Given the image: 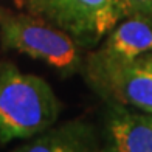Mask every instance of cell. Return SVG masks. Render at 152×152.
Segmentation results:
<instances>
[{
    "instance_id": "obj_1",
    "label": "cell",
    "mask_w": 152,
    "mask_h": 152,
    "mask_svg": "<svg viewBox=\"0 0 152 152\" xmlns=\"http://www.w3.org/2000/svg\"><path fill=\"white\" fill-rule=\"evenodd\" d=\"M62 104L40 76L0 61V144L30 140L56 124Z\"/></svg>"
},
{
    "instance_id": "obj_2",
    "label": "cell",
    "mask_w": 152,
    "mask_h": 152,
    "mask_svg": "<svg viewBox=\"0 0 152 152\" xmlns=\"http://www.w3.org/2000/svg\"><path fill=\"white\" fill-rule=\"evenodd\" d=\"M0 47L42 61L64 76L84 64L81 47L48 20L28 11H11L0 5Z\"/></svg>"
},
{
    "instance_id": "obj_3",
    "label": "cell",
    "mask_w": 152,
    "mask_h": 152,
    "mask_svg": "<svg viewBox=\"0 0 152 152\" xmlns=\"http://www.w3.org/2000/svg\"><path fill=\"white\" fill-rule=\"evenodd\" d=\"M20 8L48 20L81 48L93 47L124 19L118 0H16Z\"/></svg>"
},
{
    "instance_id": "obj_4",
    "label": "cell",
    "mask_w": 152,
    "mask_h": 152,
    "mask_svg": "<svg viewBox=\"0 0 152 152\" xmlns=\"http://www.w3.org/2000/svg\"><path fill=\"white\" fill-rule=\"evenodd\" d=\"M88 81L98 93L113 104L152 113V53L118 64H82Z\"/></svg>"
},
{
    "instance_id": "obj_5",
    "label": "cell",
    "mask_w": 152,
    "mask_h": 152,
    "mask_svg": "<svg viewBox=\"0 0 152 152\" xmlns=\"http://www.w3.org/2000/svg\"><path fill=\"white\" fill-rule=\"evenodd\" d=\"M152 53V19L126 17L110 31L102 45L87 56L92 64L129 62L143 54Z\"/></svg>"
},
{
    "instance_id": "obj_6",
    "label": "cell",
    "mask_w": 152,
    "mask_h": 152,
    "mask_svg": "<svg viewBox=\"0 0 152 152\" xmlns=\"http://www.w3.org/2000/svg\"><path fill=\"white\" fill-rule=\"evenodd\" d=\"M109 152H152V113H138L113 104L107 121Z\"/></svg>"
},
{
    "instance_id": "obj_7",
    "label": "cell",
    "mask_w": 152,
    "mask_h": 152,
    "mask_svg": "<svg viewBox=\"0 0 152 152\" xmlns=\"http://www.w3.org/2000/svg\"><path fill=\"white\" fill-rule=\"evenodd\" d=\"M11 152H99V149L92 126L75 120L54 124Z\"/></svg>"
},
{
    "instance_id": "obj_8",
    "label": "cell",
    "mask_w": 152,
    "mask_h": 152,
    "mask_svg": "<svg viewBox=\"0 0 152 152\" xmlns=\"http://www.w3.org/2000/svg\"><path fill=\"white\" fill-rule=\"evenodd\" d=\"M124 19L126 17H149L152 19V0H118Z\"/></svg>"
},
{
    "instance_id": "obj_9",
    "label": "cell",
    "mask_w": 152,
    "mask_h": 152,
    "mask_svg": "<svg viewBox=\"0 0 152 152\" xmlns=\"http://www.w3.org/2000/svg\"><path fill=\"white\" fill-rule=\"evenodd\" d=\"M99 152H109V149H106V151H99Z\"/></svg>"
}]
</instances>
